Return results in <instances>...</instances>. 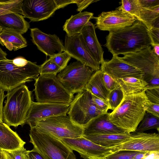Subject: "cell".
Returning a JSON list of instances; mask_svg holds the SVG:
<instances>
[{"label": "cell", "mask_w": 159, "mask_h": 159, "mask_svg": "<svg viewBox=\"0 0 159 159\" xmlns=\"http://www.w3.org/2000/svg\"><path fill=\"white\" fill-rule=\"evenodd\" d=\"M103 73L109 75L115 80L127 77H134L143 79L145 74L136 67L120 60L118 56L113 55L108 61L104 60L100 66Z\"/></svg>", "instance_id": "17"}, {"label": "cell", "mask_w": 159, "mask_h": 159, "mask_svg": "<svg viewBox=\"0 0 159 159\" xmlns=\"http://www.w3.org/2000/svg\"><path fill=\"white\" fill-rule=\"evenodd\" d=\"M119 3L121 5L116 9L125 11L141 22L140 14L142 7L139 0H121Z\"/></svg>", "instance_id": "28"}, {"label": "cell", "mask_w": 159, "mask_h": 159, "mask_svg": "<svg viewBox=\"0 0 159 159\" xmlns=\"http://www.w3.org/2000/svg\"><path fill=\"white\" fill-rule=\"evenodd\" d=\"M29 136L33 150L44 159H76L73 151L59 139L40 132L34 127L30 128Z\"/></svg>", "instance_id": "6"}, {"label": "cell", "mask_w": 159, "mask_h": 159, "mask_svg": "<svg viewBox=\"0 0 159 159\" xmlns=\"http://www.w3.org/2000/svg\"><path fill=\"white\" fill-rule=\"evenodd\" d=\"M40 66L22 57L0 60V87L9 92L26 82L35 80Z\"/></svg>", "instance_id": "3"}, {"label": "cell", "mask_w": 159, "mask_h": 159, "mask_svg": "<svg viewBox=\"0 0 159 159\" xmlns=\"http://www.w3.org/2000/svg\"><path fill=\"white\" fill-rule=\"evenodd\" d=\"M30 30L32 42L46 55L52 57L64 52V45L56 35L45 34L37 28Z\"/></svg>", "instance_id": "18"}, {"label": "cell", "mask_w": 159, "mask_h": 159, "mask_svg": "<svg viewBox=\"0 0 159 159\" xmlns=\"http://www.w3.org/2000/svg\"><path fill=\"white\" fill-rule=\"evenodd\" d=\"M140 152L120 150L115 152L106 156L105 159H136L137 154Z\"/></svg>", "instance_id": "34"}, {"label": "cell", "mask_w": 159, "mask_h": 159, "mask_svg": "<svg viewBox=\"0 0 159 159\" xmlns=\"http://www.w3.org/2000/svg\"><path fill=\"white\" fill-rule=\"evenodd\" d=\"M151 46L153 47L152 49L154 53L159 57V44L152 43Z\"/></svg>", "instance_id": "48"}, {"label": "cell", "mask_w": 159, "mask_h": 159, "mask_svg": "<svg viewBox=\"0 0 159 159\" xmlns=\"http://www.w3.org/2000/svg\"><path fill=\"white\" fill-rule=\"evenodd\" d=\"M151 44H159V28L152 29L149 30Z\"/></svg>", "instance_id": "42"}, {"label": "cell", "mask_w": 159, "mask_h": 159, "mask_svg": "<svg viewBox=\"0 0 159 159\" xmlns=\"http://www.w3.org/2000/svg\"><path fill=\"white\" fill-rule=\"evenodd\" d=\"M146 82L148 84L145 89L159 88V76L153 77Z\"/></svg>", "instance_id": "43"}, {"label": "cell", "mask_w": 159, "mask_h": 159, "mask_svg": "<svg viewBox=\"0 0 159 159\" xmlns=\"http://www.w3.org/2000/svg\"><path fill=\"white\" fill-rule=\"evenodd\" d=\"M116 80L124 95L140 92L145 90L148 84L143 79L134 77H127Z\"/></svg>", "instance_id": "27"}, {"label": "cell", "mask_w": 159, "mask_h": 159, "mask_svg": "<svg viewBox=\"0 0 159 159\" xmlns=\"http://www.w3.org/2000/svg\"><path fill=\"white\" fill-rule=\"evenodd\" d=\"M7 155L8 157V159H13V158L11 155L8 152H7Z\"/></svg>", "instance_id": "51"}, {"label": "cell", "mask_w": 159, "mask_h": 159, "mask_svg": "<svg viewBox=\"0 0 159 159\" xmlns=\"http://www.w3.org/2000/svg\"><path fill=\"white\" fill-rule=\"evenodd\" d=\"M4 91L0 87V122H3V103L6 95L4 93Z\"/></svg>", "instance_id": "45"}, {"label": "cell", "mask_w": 159, "mask_h": 159, "mask_svg": "<svg viewBox=\"0 0 159 159\" xmlns=\"http://www.w3.org/2000/svg\"><path fill=\"white\" fill-rule=\"evenodd\" d=\"M95 71L80 62L70 63L57 76L63 86L73 94L83 90Z\"/></svg>", "instance_id": "8"}, {"label": "cell", "mask_w": 159, "mask_h": 159, "mask_svg": "<svg viewBox=\"0 0 159 159\" xmlns=\"http://www.w3.org/2000/svg\"><path fill=\"white\" fill-rule=\"evenodd\" d=\"M159 130V118L151 114L146 112L142 120L137 127L135 131L143 133L151 129Z\"/></svg>", "instance_id": "30"}, {"label": "cell", "mask_w": 159, "mask_h": 159, "mask_svg": "<svg viewBox=\"0 0 159 159\" xmlns=\"http://www.w3.org/2000/svg\"><path fill=\"white\" fill-rule=\"evenodd\" d=\"M26 143L6 123L0 122V148L7 152L24 147Z\"/></svg>", "instance_id": "21"}, {"label": "cell", "mask_w": 159, "mask_h": 159, "mask_svg": "<svg viewBox=\"0 0 159 159\" xmlns=\"http://www.w3.org/2000/svg\"><path fill=\"white\" fill-rule=\"evenodd\" d=\"M23 0H0V16L15 12L23 15L22 6Z\"/></svg>", "instance_id": "31"}, {"label": "cell", "mask_w": 159, "mask_h": 159, "mask_svg": "<svg viewBox=\"0 0 159 159\" xmlns=\"http://www.w3.org/2000/svg\"><path fill=\"white\" fill-rule=\"evenodd\" d=\"M142 7L150 8L159 5V0H139Z\"/></svg>", "instance_id": "44"}, {"label": "cell", "mask_w": 159, "mask_h": 159, "mask_svg": "<svg viewBox=\"0 0 159 159\" xmlns=\"http://www.w3.org/2000/svg\"><path fill=\"white\" fill-rule=\"evenodd\" d=\"M50 58L60 68L61 70L66 67L71 57L66 52H64Z\"/></svg>", "instance_id": "35"}, {"label": "cell", "mask_w": 159, "mask_h": 159, "mask_svg": "<svg viewBox=\"0 0 159 159\" xmlns=\"http://www.w3.org/2000/svg\"><path fill=\"white\" fill-rule=\"evenodd\" d=\"M92 96L93 101L97 108L102 113L107 112L109 109L107 102L93 94Z\"/></svg>", "instance_id": "38"}, {"label": "cell", "mask_w": 159, "mask_h": 159, "mask_svg": "<svg viewBox=\"0 0 159 159\" xmlns=\"http://www.w3.org/2000/svg\"><path fill=\"white\" fill-rule=\"evenodd\" d=\"M0 159H8L7 151L3 150L0 152Z\"/></svg>", "instance_id": "49"}, {"label": "cell", "mask_w": 159, "mask_h": 159, "mask_svg": "<svg viewBox=\"0 0 159 159\" xmlns=\"http://www.w3.org/2000/svg\"><path fill=\"white\" fill-rule=\"evenodd\" d=\"M145 107L146 112L159 118V104L149 102Z\"/></svg>", "instance_id": "40"}, {"label": "cell", "mask_w": 159, "mask_h": 159, "mask_svg": "<svg viewBox=\"0 0 159 159\" xmlns=\"http://www.w3.org/2000/svg\"><path fill=\"white\" fill-rule=\"evenodd\" d=\"M114 152L120 150L147 152H159V135L156 133H137L127 141L112 148Z\"/></svg>", "instance_id": "11"}, {"label": "cell", "mask_w": 159, "mask_h": 159, "mask_svg": "<svg viewBox=\"0 0 159 159\" xmlns=\"http://www.w3.org/2000/svg\"><path fill=\"white\" fill-rule=\"evenodd\" d=\"M132 134H110L83 136L85 138L101 146L109 148L120 145L128 141Z\"/></svg>", "instance_id": "25"}, {"label": "cell", "mask_w": 159, "mask_h": 159, "mask_svg": "<svg viewBox=\"0 0 159 159\" xmlns=\"http://www.w3.org/2000/svg\"><path fill=\"white\" fill-rule=\"evenodd\" d=\"M89 159H105L104 158H98L96 157H90Z\"/></svg>", "instance_id": "52"}, {"label": "cell", "mask_w": 159, "mask_h": 159, "mask_svg": "<svg viewBox=\"0 0 159 159\" xmlns=\"http://www.w3.org/2000/svg\"><path fill=\"white\" fill-rule=\"evenodd\" d=\"M30 151L26 150L23 147L8 152L11 154L13 159H27Z\"/></svg>", "instance_id": "39"}, {"label": "cell", "mask_w": 159, "mask_h": 159, "mask_svg": "<svg viewBox=\"0 0 159 159\" xmlns=\"http://www.w3.org/2000/svg\"><path fill=\"white\" fill-rule=\"evenodd\" d=\"M104 45L112 55L134 53L151 46L149 30L141 22L136 20L133 25L109 32Z\"/></svg>", "instance_id": "1"}, {"label": "cell", "mask_w": 159, "mask_h": 159, "mask_svg": "<svg viewBox=\"0 0 159 159\" xmlns=\"http://www.w3.org/2000/svg\"><path fill=\"white\" fill-rule=\"evenodd\" d=\"M96 20V27L102 31H114L130 26L137 20L127 12L116 9L102 12Z\"/></svg>", "instance_id": "12"}, {"label": "cell", "mask_w": 159, "mask_h": 159, "mask_svg": "<svg viewBox=\"0 0 159 159\" xmlns=\"http://www.w3.org/2000/svg\"><path fill=\"white\" fill-rule=\"evenodd\" d=\"M140 15L141 22L150 30L153 22L159 18V5L150 8L142 7Z\"/></svg>", "instance_id": "29"}, {"label": "cell", "mask_w": 159, "mask_h": 159, "mask_svg": "<svg viewBox=\"0 0 159 159\" xmlns=\"http://www.w3.org/2000/svg\"><path fill=\"white\" fill-rule=\"evenodd\" d=\"M95 29V25L89 21L80 32V37L93 58L100 65L104 60V52L96 36Z\"/></svg>", "instance_id": "20"}, {"label": "cell", "mask_w": 159, "mask_h": 159, "mask_svg": "<svg viewBox=\"0 0 159 159\" xmlns=\"http://www.w3.org/2000/svg\"><path fill=\"white\" fill-rule=\"evenodd\" d=\"M3 151V150H2L1 148H0V152L2 151Z\"/></svg>", "instance_id": "53"}, {"label": "cell", "mask_w": 159, "mask_h": 159, "mask_svg": "<svg viewBox=\"0 0 159 159\" xmlns=\"http://www.w3.org/2000/svg\"><path fill=\"white\" fill-rule=\"evenodd\" d=\"M85 89L92 94L106 101L110 92L105 86L103 80V73L100 70L93 73Z\"/></svg>", "instance_id": "26"}, {"label": "cell", "mask_w": 159, "mask_h": 159, "mask_svg": "<svg viewBox=\"0 0 159 159\" xmlns=\"http://www.w3.org/2000/svg\"><path fill=\"white\" fill-rule=\"evenodd\" d=\"M3 109V120L9 126L16 127L26 123L32 101V92L25 84L8 92Z\"/></svg>", "instance_id": "4"}, {"label": "cell", "mask_w": 159, "mask_h": 159, "mask_svg": "<svg viewBox=\"0 0 159 159\" xmlns=\"http://www.w3.org/2000/svg\"><path fill=\"white\" fill-rule=\"evenodd\" d=\"M61 71L60 68L49 58L40 66L39 75H57Z\"/></svg>", "instance_id": "33"}, {"label": "cell", "mask_w": 159, "mask_h": 159, "mask_svg": "<svg viewBox=\"0 0 159 159\" xmlns=\"http://www.w3.org/2000/svg\"><path fill=\"white\" fill-rule=\"evenodd\" d=\"M97 1L95 0H75V3L76 4L77 7V11L81 12L90 4Z\"/></svg>", "instance_id": "41"}, {"label": "cell", "mask_w": 159, "mask_h": 159, "mask_svg": "<svg viewBox=\"0 0 159 159\" xmlns=\"http://www.w3.org/2000/svg\"><path fill=\"white\" fill-rule=\"evenodd\" d=\"M101 113L93 102L92 94L85 89L74 97L67 113L74 123L83 127Z\"/></svg>", "instance_id": "9"}, {"label": "cell", "mask_w": 159, "mask_h": 159, "mask_svg": "<svg viewBox=\"0 0 159 159\" xmlns=\"http://www.w3.org/2000/svg\"><path fill=\"white\" fill-rule=\"evenodd\" d=\"M70 104L32 102L26 123L33 127L40 120L51 117L67 114Z\"/></svg>", "instance_id": "14"}, {"label": "cell", "mask_w": 159, "mask_h": 159, "mask_svg": "<svg viewBox=\"0 0 159 159\" xmlns=\"http://www.w3.org/2000/svg\"><path fill=\"white\" fill-rule=\"evenodd\" d=\"M109 115V113L107 112L101 113L92 119L83 127V135L130 134L111 122Z\"/></svg>", "instance_id": "19"}, {"label": "cell", "mask_w": 159, "mask_h": 159, "mask_svg": "<svg viewBox=\"0 0 159 159\" xmlns=\"http://www.w3.org/2000/svg\"><path fill=\"white\" fill-rule=\"evenodd\" d=\"M57 9L71 3H75V0H54Z\"/></svg>", "instance_id": "46"}, {"label": "cell", "mask_w": 159, "mask_h": 159, "mask_svg": "<svg viewBox=\"0 0 159 159\" xmlns=\"http://www.w3.org/2000/svg\"><path fill=\"white\" fill-rule=\"evenodd\" d=\"M60 139L72 151L78 152L84 159H89L91 157L104 158L115 152L112 148H107L98 145L83 136L75 139Z\"/></svg>", "instance_id": "13"}, {"label": "cell", "mask_w": 159, "mask_h": 159, "mask_svg": "<svg viewBox=\"0 0 159 159\" xmlns=\"http://www.w3.org/2000/svg\"><path fill=\"white\" fill-rule=\"evenodd\" d=\"M145 92L149 102L159 104V88L145 89Z\"/></svg>", "instance_id": "37"}, {"label": "cell", "mask_w": 159, "mask_h": 159, "mask_svg": "<svg viewBox=\"0 0 159 159\" xmlns=\"http://www.w3.org/2000/svg\"><path fill=\"white\" fill-rule=\"evenodd\" d=\"M1 30V29H0V31Z\"/></svg>", "instance_id": "54"}, {"label": "cell", "mask_w": 159, "mask_h": 159, "mask_svg": "<svg viewBox=\"0 0 159 159\" xmlns=\"http://www.w3.org/2000/svg\"><path fill=\"white\" fill-rule=\"evenodd\" d=\"M27 159H44L42 156L36 151L32 150L29 153Z\"/></svg>", "instance_id": "47"}, {"label": "cell", "mask_w": 159, "mask_h": 159, "mask_svg": "<svg viewBox=\"0 0 159 159\" xmlns=\"http://www.w3.org/2000/svg\"><path fill=\"white\" fill-rule=\"evenodd\" d=\"M30 27L23 15L15 12L0 16V29L16 32L22 34Z\"/></svg>", "instance_id": "22"}, {"label": "cell", "mask_w": 159, "mask_h": 159, "mask_svg": "<svg viewBox=\"0 0 159 159\" xmlns=\"http://www.w3.org/2000/svg\"><path fill=\"white\" fill-rule=\"evenodd\" d=\"M34 127L40 132L59 139L80 137L83 135V127L74 123L67 115L43 119Z\"/></svg>", "instance_id": "7"}, {"label": "cell", "mask_w": 159, "mask_h": 159, "mask_svg": "<svg viewBox=\"0 0 159 159\" xmlns=\"http://www.w3.org/2000/svg\"><path fill=\"white\" fill-rule=\"evenodd\" d=\"M34 91L37 102L70 104L74 94L62 84L57 75H40L35 80Z\"/></svg>", "instance_id": "5"}, {"label": "cell", "mask_w": 159, "mask_h": 159, "mask_svg": "<svg viewBox=\"0 0 159 159\" xmlns=\"http://www.w3.org/2000/svg\"><path fill=\"white\" fill-rule=\"evenodd\" d=\"M124 55L118 57L143 72V80L146 82L153 77L159 76V57L154 53L151 46L137 52Z\"/></svg>", "instance_id": "10"}, {"label": "cell", "mask_w": 159, "mask_h": 159, "mask_svg": "<svg viewBox=\"0 0 159 159\" xmlns=\"http://www.w3.org/2000/svg\"><path fill=\"white\" fill-rule=\"evenodd\" d=\"M124 96L120 86L110 91L107 100L109 109L114 110L120 103Z\"/></svg>", "instance_id": "32"}, {"label": "cell", "mask_w": 159, "mask_h": 159, "mask_svg": "<svg viewBox=\"0 0 159 159\" xmlns=\"http://www.w3.org/2000/svg\"><path fill=\"white\" fill-rule=\"evenodd\" d=\"M7 54L0 48V60L6 59Z\"/></svg>", "instance_id": "50"}, {"label": "cell", "mask_w": 159, "mask_h": 159, "mask_svg": "<svg viewBox=\"0 0 159 159\" xmlns=\"http://www.w3.org/2000/svg\"><path fill=\"white\" fill-rule=\"evenodd\" d=\"M149 102L145 90L124 95L118 106L109 113V120L129 133L135 132L146 112L145 106Z\"/></svg>", "instance_id": "2"}, {"label": "cell", "mask_w": 159, "mask_h": 159, "mask_svg": "<svg viewBox=\"0 0 159 159\" xmlns=\"http://www.w3.org/2000/svg\"><path fill=\"white\" fill-rule=\"evenodd\" d=\"M57 9L54 0H23L22 6L24 17L32 22L46 20Z\"/></svg>", "instance_id": "16"}, {"label": "cell", "mask_w": 159, "mask_h": 159, "mask_svg": "<svg viewBox=\"0 0 159 159\" xmlns=\"http://www.w3.org/2000/svg\"><path fill=\"white\" fill-rule=\"evenodd\" d=\"M93 14L86 11L72 15L67 19L63 26V30L69 36L80 34L82 29L91 19Z\"/></svg>", "instance_id": "23"}, {"label": "cell", "mask_w": 159, "mask_h": 159, "mask_svg": "<svg viewBox=\"0 0 159 159\" xmlns=\"http://www.w3.org/2000/svg\"><path fill=\"white\" fill-rule=\"evenodd\" d=\"M64 47V52L95 71L100 69V65L93 58L81 40L80 34L69 36L66 34Z\"/></svg>", "instance_id": "15"}, {"label": "cell", "mask_w": 159, "mask_h": 159, "mask_svg": "<svg viewBox=\"0 0 159 159\" xmlns=\"http://www.w3.org/2000/svg\"><path fill=\"white\" fill-rule=\"evenodd\" d=\"M103 80L106 88L109 92L119 87L116 80L106 73H103Z\"/></svg>", "instance_id": "36"}, {"label": "cell", "mask_w": 159, "mask_h": 159, "mask_svg": "<svg viewBox=\"0 0 159 159\" xmlns=\"http://www.w3.org/2000/svg\"><path fill=\"white\" fill-rule=\"evenodd\" d=\"M0 44L10 51H15L27 46L26 40L22 34L6 30L0 31Z\"/></svg>", "instance_id": "24"}]
</instances>
